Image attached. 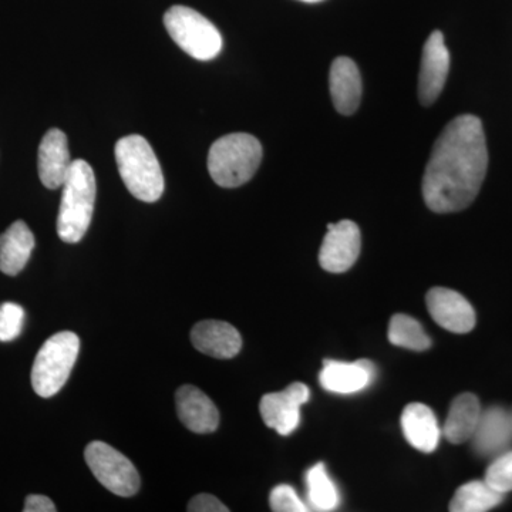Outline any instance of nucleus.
Segmentation results:
<instances>
[{
	"instance_id": "obj_1",
	"label": "nucleus",
	"mask_w": 512,
	"mask_h": 512,
	"mask_svg": "<svg viewBox=\"0 0 512 512\" xmlns=\"http://www.w3.org/2000/svg\"><path fill=\"white\" fill-rule=\"evenodd\" d=\"M488 170V148L483 123L463 114L441 131L426 171L424 201L437 214L466 210L476 200Z\"/></svg>"
},
{
	"instance_id": "obj_2",
	"label": "nucleus",
	"mask_w": 512,
	"mask_h": 512,
	"mask_svg": "<svg viewBox=\"0 0 512 512\" xmlns=\"http://www.w3.org/2000/svg\"><path fill=\"white\" fill-rule=\"evenodd\" d=\"M97 184L93 168L84 160L73 161L63 184L57 217V234L67 244H77L86 235L93 218Z\"/></svg>"
},
{
	"instance_id": "obj_3",
	"label": "nucleus",
	"mask_w": 512,
	"mask_h": 512,
	"mask_svg": "<svg viewBox=\"0 0 512 512\" xmlns=\"http://www.w3.org/2000/svg\"><path fill=\"white\" fill-rule=\"evenodd\" d=\"M116 161L121 180L133 197L144 202L160 200L164 192L163 170L146 138L133 134L117 141Z\"/></svg>"
},
{
	"instance_id": "obj_4",
	"label": "nucleus",
	"mask_w": 512,
	"mask_h": 512,
	"mask_svg": "<svg viewBox=\"0 0 512 512\" xmlns=\"http://www.w3.org/2000/svg\"><path fill=\"white\" fill-rule=\"evenodd\" d=\"M262 161L258 138L247 133L228 134L215 141L208 154V171L215 184L237 188L247 184Z\"/></svg>"
},
{
	"instance_id": "obj_5",
	"label": "nucleus",
	"mask_w": 512,
	"mask_h": 512,
	"mask_svg": "<svg viewBox=\"0 0 512 512\" xmlns=\"http://www.w3.org/2000/svg\"><path fill=\"white\" fill-rule=\"evenodd\" d=\"M80 352L76 333L60 332L46 340L32 367V386L40 397H52L62 390Z\"/></svg>"
},
{
	"instance_id": "obj_6",
	"label": "nucleus",
	"mask_w": 512,
	"mask_h": 512,
	"mask_svg": "<svg viewBox=\"0 0 512 512\" xmlns=\"http://www.w3.org/2000/svg\"><path fill=\"white\" fill-rule=\"evenodd\" d=\"M164 25L171 39L194 59L207 62L220 55V30L197 10L187 6H173L165 13Z\"/></svg>"
},
{
	"instance_id": "obj_7",
	"label": "nucleus",
	"mask_w": 512,
	"mask_h": 512,
	"mask_svg": "<svg viewBox=\"0 0 512 512\" xmlns=\"http://www.w3.org/2000/svg\"><path fill=\"white\" fill-rule=\"evenodd\" d=\"M84 457L94 477L111 493L131 497L140 490L141 481L136 467L116 448L93 441L86 447Z\"/></svg>"
},
{
	"instance_id": "obj_8",
	"label": "nucleus",
	"mask_w": 512,
	"mask_h": 512,
	"mask_svg": "<svg viewBox=\"0 0 512 512\" xmlns=\"http://www.w3.org/2000/svg\"><path fill=\"white\" fill-rule=\"evenodd\" d=\"M309 399V387L296 382L282 392L265 394L259 404V410L269 429L278 431L281 436H291L301 423L302 404Z\"/></svg>"
},
{
	"instance_id": "obj_9",
	"label": "nucleus",
	"mask_w": 512,
	"mask_h": 512,
	"mask_svg": "<svg viewBox=\"0 0 512 512\" xmlns=\"http://www.w3.org/2000/svg\"><path fill=\"white\" fill-rule=\"evenodd\" d=\"M362 235L355 222L343 220L328 225V234L319 251V264L325 271L342 274L349 271L360 255Z\"/></svg>"
},
{
	"instance_id": "obj_10",
	"label": "nucleus",
	"mask_w": 512,
	"mask_h": 512,
	"mask_svg": "<svg viewBox=\"0 0 512 512\" xmlns=\"http://www.w3.org/2000/svg\"><path fill=\"white\" fill-rule=\"evenodd\" d=\"M450 72V53L440 30L431 33L424 43L419 74V99L423 106H431L439 99Z\"/></svg>"
},
{
	"instance_id": "obj_11",
	"label": "nucleus",
	"mask_w": 512,
	"mask_h": 512,
	"mask_svg": "<svg viewBox=\"0 0 512 512\" xmlns=\"http://www.w3.org/2000/svg\"><path fill=\"white\" fill-rule=\"evenodd\" d=\"M431 318L451 333L471 332L476 326V312L460 293L447 288L430 289L426 296Z\"/></svg>"
},
{
	"instance_id": "obj_12",
	"label": "nucleus",
	"mask_w": 512,
	"mask_h": 512,
	"mask_svg": "<svg viewBox=\"0 0 512 512\" xmlns=\"http://www.w3.org/2000/svg\"><path fill=\"white\" fill-rule=\"evenodd\" d=\"M73 161L70 160L66 134L59 128L47 131L39 147V177L49 190L63 187Z\"/></svg>"
},
{
	"instance_id": "obj_13",
	"label": "nucleus",
	"mask_w": 512,
	"mask_h": 512,
	"mask_svg": "<svg viewBox=\"0 0 512 512\" xmlns=\"http://www.w3.org/2000/svg\"><path fill=\"white\" fill-rule=\"evenodd\" d=\"M180 420L188 430L197 434H210L218 429L220 413L214 402L195 386L180 387L175 394Z\"/></svg>"
},
{
	"instance_id": "obj_14",
	"label": "nucleus",
	"mask_w": 512,
	"mask_h": 512,
	"mask_svg": "<svg viewBox=\"0 0 512 512\" xmlns=\"http://www.w3.org/2000/svg\"><path fill=\"white\" fill-rule=\"evenodd\" d=\"M473 447L483 457L500 456L512 441V416L503 407H490L481 413L474 431Z\"/></svg>"
},
{
	"instance_id": "obj_15",
	"label": "nucleus",
	"mask_w": 512,
	"mask_h": 512,
	"mask_svg": "<svg viewBox=\"0 0 512 512\" xmlns=\"http://www.w3.org/2000/svg\"><path fill=\"white\" fill-rule=\"evenodd\" d=\"M375 365L369 360L355 363L325 360L319 380L323 389L336 394L362 392L375 379Z\"/></svg>"
},
{
	"instance_id": "obj_16",
	"label": "nucleus",
	"mask_w": 512,
	"mask_h": 512,
	"mask_svg": "<svg viewBox=\"0 0 512 512\" xmlns=\"http://www.w3.org/2000/svg\"><path fill=\"white\" fill-rule=\"evenodd\" d=\"M329 89L338 113L352 116L362 100V77L359 67L349 57H338L330 67Z\"/></svg>"
},
{
	"instance_id": "obj_17",
	"label": "nucleus",
	"mask_w": 512,
	"mask_h": 512,
	"mask_svg": "<svg viewBox=\"0 0 512 512\" xmlns=\"http://www.w3.org/2000/svg\"><path fill=\"white\" fill-rule=\"evenodd\" d=\"M191 342L204 355L217 359H231L242 348L241 335L234 326L221 320H204L191 332Z\"/></svg>"
},
{
	"instance_id": "obj_18",
	"label": "nucleus",
	"mask_w": 512,
	"mask_h": 512,
	"mask_svg": "<svg viewBox=\"0 0 512 512\" xmlns=\"http://www.w3.org/2000/svg\"><path fill=\"white\" fill-rule=\"evenodd\" d=\"M404 437L416 450L433 453L439 446L441 430L436 414L423 403H412L402 414Z\"/></svg>"
},
{
	"instance_id": "obj_19",
	"label": "nucleus",
	"mask_w": 512,
	"mask_h": 512,
	"mask_svg": "<svg viewBox=\"0 0 512 512\" xmlns=\"http://www.w3.org/2000/svg\"><path fill=\"white\" fill-rule=\"evenodd\" d=\"M35 248V237L23 221L13 222L0 235V271L9 276L18 275L28 264Z\"/></svg>"
},
{
	"instance_id": "obj_20",
	"label": "nucleus",
	"mask_w": 512,
	"mask_h": 512,
	"mask_svg": "<svg viewBox=\"0 0 512 512\" xmlns=\"http://www.w3.org/2000/svg\"><path fill=\"white\" fill-rule=\"evenodd\" d=\"M481 404L473 393H463L451 403L446 423H444V437L450 443L461 444L471 440L477 429L481 417Z\"/></svg>"
},
{
	"instance_id": "obj_21",
	"label": "nucleus",
	"mask_w": 512,
	"mask_h": 512,
	"mask_svg": "<svg viewBox=\"0 0 512 512\" xmlns=\"http://www.w3.org/2000/svg\"><path fill=\"white\" fill-rule=\"evenodd\" d=\"M504 494L498 493L485 481H471L461 485L450 503L451 512H485L503 503Z\"/></svg>"
},
{
	"instance_id": "obj_22",
	"label": "nucleus",
	"mask_w": 512,
	"mask_h": 512,
	"mask_svg": "<svg viewBox=\"0 0 512 512\" xmlns=\"http://www.w3.org/2000/svg\"><path fill=\"white\" fill-rule=\"evenodd\" d=\"M309 505L316 511H333L338 508V487L330 480L325 464L319 463L306 473Z\"/></svg>"
},
{
	"instance_id": "obj_23",
	"label": "nucleus",
	"mask_w": 512,
	"mask_h": 512,
	"mask_svg": "<svg viewBox=\"0 0 512 512\" xmlns=\"http://www.w3.org/2000/svg\"><path fill=\"white\" fill-rule=\"evenodd\" d=\"M389 340L394 346L416 352H423L431 346L429 335L424 332L420 322L403 313H397L390 320Z\"/></svg>"
},
{
	"instance_id": "obj_24",
	"label": "nucleus",
	"mask_w": 512,
	"mask_h": 512,
	"mask_svg": "<svg viewBox=\"0 0 512 512\" xmlns=\"http://www.w3.org/2000/svg\"><path fill=\"white\" fill-rule=\"evenodd\" d=\"M485 483L501 494L512 491V451L501 453L495 458L485 474Z\"/></svg>"
},
{
	"instance_id": "obj_25",
	"label": "nucleus",
	"mask_w": 512,
	"mask_h": 512,
	"mask_svg": "<svg viewBox=\"0 0 512 512\" xmlns=\"http://www.w3.org/2000/svg\"><path fill=\"white\" fill-rule=\"evenodd\" d=\"M25 311L18 303L0 305V342H12L22 333Z\"/></svg>"
},
{
	"instance_id": "obj_26",
	"label": "nucleus",
	"mask_w": 512,
	"mask_h": 512,
	"mask_svg": "<svg viewBox=\"0 0 512 512\" xmlns=\"http://www.w3.org/2000/svg\"><path fill=\"white\" fill-rule=\"evenodd\" d=\"M269 503H271L272 511L275 512L309 511L308 505L303 503L291 485L281 484L275 487L269 497Z\"/></svg>"
},
{
	"instance_id": "obj_27",
	"label": "nucleus",
	"mask_w": 512,
	"mask_h": 512,
	"mask_svg": "<svg viewBox=\"0 0 512 512\" xmlns=\"http://www.w3.org/2000/svg\"><path fill=\"white\" fill-rule=\"evenodd\" d=\"M190 512H228V507L211 494H200L188 503Z\"/></svg>"
},
{
	"instance_id": "obj_28",
	"label": "nucleus",
	"mask_w": 512,
	"mask_h": 512,
	"mask_svg": "<svg viewBox=\"0 0 512 512\" xmlns=\"http://www.w3.org/2000/svg\"><path fill=\"white\" fill-rule=\"evenodd\" d=\"M25 512H55L56 505L53 504V501L50 498L45 497V495L33 494L29 495L25 501V508H23Z\"/></svg>"
},
{
	"instance_id": "obj_29",
	"label": "nucleus",
	"mask_w": 512,
	"mask_h": 512,
	"mask_svg": "<svg viewBox=\"0 0 512 512\" xmlns=\"http://www.w3.org/2000/svg\"><path fill=\"white\" fill-rule=\"evenodd\" d=\"M301 2H306V3H319V2H323V0H301Z\"/></svg>"
}]
</instances>
